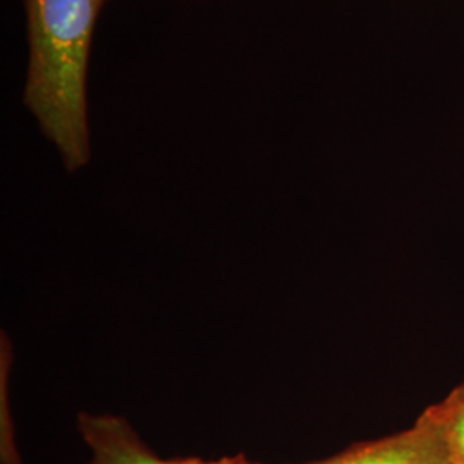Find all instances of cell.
Instances as JSON below:
<instances>
[{
	"label": "cell",
	"instance_id": "3957f363",
	"mask_svg": "<svg viewBox=\"0 0 464 464\" xmlns=\"http://www.w3.org/2000/svg\"><path fill=\"white\" fill-rule=\"evenodd\" d=\"M78 429L93 454L90 464H172L157 458L119 416L82 415Z\"/></svg>",
	"mask_w": 464,
	"mask_h": 464
},
{
	"label": "cell",
	"instance_id": "5b68a950",
	"mask_svg": "<svg viewBox=\"0 0 464 464\" xmlns=\"http://www.w3.org/2000/svg\"><path fill=\"white\" fill-rule=\"evenodd\" d=\"M2 464H21L14 450L11 423H9V416H5L4 404H2Z\"/></svg>",
	"mask_w": 464,
	"mask_h": 464
},
{
	"label": "cell",
	"instance_id": "8992f818",
	"mask_svg": "<svg viewBox=\"0 0 464 464\" xmlns=\"http://www.w3.org/2000/svg\"><path fill=\"white\" fill-rule=\"evenodd\" d=\"M172 464H258L253 463L246 459L243 454L241 456H234V458H220L216 461H205L198 458H186V459H172Z\"/></svg>",
	"mask_w": 464,
	"mask_h": 464
},
{
	"label": "cell",
	"instance_id": "52a82bcc",
	"mask_svg": "<svg viewBox=\"0 0 464 464\" xmlns=\"http://www.w3.org/2000/svg\"><path fill=\"white\" fill-rule=\"evenodd\" d=\"M105 2H107V0H105Z\"/></svg>",
	"mask_w": 464,
	"mask_h": 464
},
{
	"label": "cell",
	"instance_id": "277c9868",
	"mask_svg": "<svg viewBox=\"0 0 464 464\" xmlns=\"http://www.w3.org/2000/svg\"><path fill=\"white\" fill-rule=\"evenodd\" d=\"M421 416L440 435L449 463L464 464V382Z\"/></svg>",
	"mask_w": 464,
	"mask_h": 464
},
{
	"label": "cell",
	"instance_id": "6da1fadb",
	"mask_svg": "<svg viewBox=\"0 0 464 464\" xmlns=\"http://www.w3.org/2000/svg\"><path fill=\"white\" fill-rule=\"evenodd\" d=\"M105 0H23L28 71L23 103L69 172L92 160L88 69Z\"/></svg>",
	"mask_w": 464,
	"mask_h": 464
},
{
	"label": "cell",
	"instance_id": "7a4b0ae2",
	"mask_svg": "<svg viewBox=\"0 0 464 464\" xmlns=\"http://www.w3.org/2000/svg\"><path fill=\"white\" fill-rule=\"evenodd\" d=\"M306 464H450L440 435L418 416L413 427L394 435L360 442L314 463Z\"/></svg>",
	"mask_w": 464,
	"mask_h": 464
}]
</instances>
